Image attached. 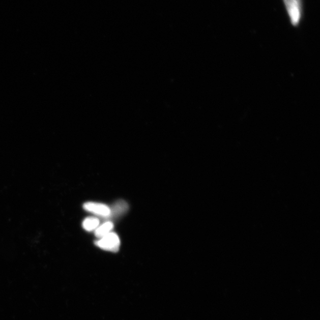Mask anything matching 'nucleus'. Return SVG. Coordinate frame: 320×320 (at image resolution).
I'll list each match as a JSON object with an SVG mask.
<instances>
[{
	"mask_svg": "<svg viewBox=\"0 0 320 320\" xmlns=\"http://www.w3.org/2000/svg\"><path fill=\"white\" fill-rule=\"evenodd\" d=\"M95 244L102 250L117 253L120 250L121 241L116 233L110 232L99 240L96 241Z\"/></svg>",
	"mask_w": 320,
	"mask_h": 320,
	"instance_id": "1",
	"label": "nucleus"
},
{
	"mask_svg": "<svg viewBox=\"0 0 320 320\" xmlns=\"http://www.w3.org/2000/svg\"><path fill=\"white\" fill-rule=\"evenodd\" d=\"M85 211L103 217H109L110 215V208L105 204L96 202L85 203L83 206Z\"/></svg>",
	"mask_w": 320,
	"mask_h": 320,
	"instance_id": "2",
	"label": "nucleus"
},
{
	"mask_svg": "<svg viewBox=\"0 0 320 320\" xmlns=\"http://www.w3.org/2000/svg\"><path fill=\"white\" fill-rule=\"evenodd\" d=\"M284 2H285L291 21L294 25H297L299 22L300 18L299 4L297 0H284Z\"/></svg>",
	"mask_w": 320,
	"mask_h": 320,
	"instance_id": "3",
	"label": "nucleus"
},
{
	"mask_svg": "<svg viewBox=\"0 0 320 320\" xmlns=\"http://www.w3.org/2000/svg\"><path fill=\"white\" fill-rule=\"evenodd\" d=\"M128 205L124 200L118 201L110 208V217H119L126 213L128 210Z\"/></svg>",
	"mask_w": 320,
	"mask_h": 320,
	"instance_id": "4",
	"label": "nucleus"
},
{
	"mask_svg": "<svg viewBox=\"0 0 320 320\" xmlns=\"http://www.w3.org/2000/svg\"><path fill=\"white\" fill-rule=\"evenodd\" d=\"M113 224L110 221H107L102 225L99 226L98 228L95 229V234L96 237L101 239L102 237L106 236L107 234L111 232V230L113 228Z\"/></svg>",
	"mask_w": 320,
	"mask_h": 320,
	"instance_id": "5",
	"label": "nucleus"
},
{
	"mask_svg": "<svg viewBox=\"0 0 320 320\" xmlns=\"http://www.w3.org/2000/svg\"><path fill=\"white\" fill-rule=\"evenodd\" d=\"M100 224V221L98 218L96 217H88L85 218L82 222V227L88 231H95V229L98 227Z\"/></svg>",
	"mask_w": 320,
	"mask_h": 320,
	"instance_id": "6",
	"label": "nucleus"
}]
</instances>
